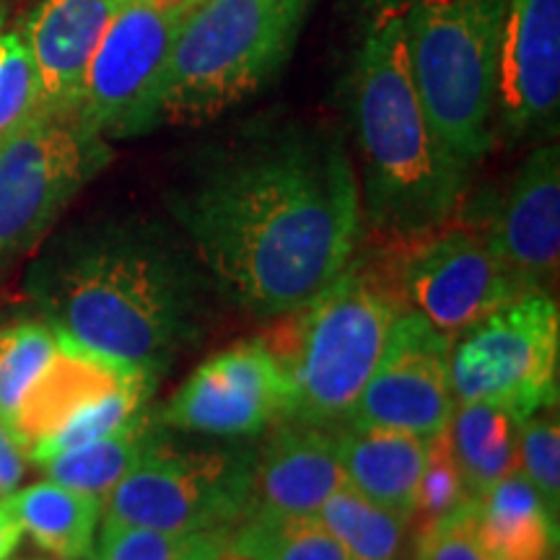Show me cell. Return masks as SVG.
Instances as JSON below:
<instances>
[{"mask_svg": "<svg viewBox=\"0 0 560 560\" xmlns=\"http://www.w3.org/2000/svg\"><path fill=\"white\" fill-rule=\"evenodd\" d=\"M109 159L102 136L45 112L0 140V265L30 252Z\"/></svg>", "mask_w": 560, "mask_h": 560, "instance_id": "cell-11", "label": "cell"}, {"mask_svg": "<svg viewBox=\"0 0 560 560\" xmlns=\"http://www.w3.org/2000/svg\"><path fill=\"white\" fill-rule=\"evenodd\" d=\"M255 452L179 446L156 433L104 499V524L166 532H231L249 514Z\"/></svg>", "mask_w": 560, "mask_h": 560, "instance_id": "cell-8", "label": "cell"}, {"mask_svg": "<svg viewBox=\"0 0 560 560\" xmlns=\"http://www.w3.org/2000/svg\"><path fill=\"white\" fill-rule=\"evenodd\" d=\"M366 255L397 310L429 322L452 342L527 293L503 265L478 210L408 240L380 242Z\"/></svg>", "mask_w": 560, "mask_h": 560, "instance_id": "cell-7", "label": "cell"}, {"mask_svg": "<svg viewBox=\"0 0 560 560\" xmlns=\"http://www.w3.org/2000/svg\"><path fill=\"white\" fill-rule=\"evenodd\" d=\"M516 470L540 493L552 516L560 514V423L556 405L537 410L520 425Z\"/></svg>", "mask_w": 560, "mask_h": 560, "instance_id": "cell-28", "label": "cell"}, {"mask_svg": "<svg viewBox=\"0 0 560 560\" xmlns=\"http://www.w3.org/2000/svg\"><path fill=\"white\" fill-rule=\"evenodd\" d=\"M198 257L153 223H122L62 252L45 272L50 325L75 346L159 376L200 340L210 280Z\"/></svg>", "mask_w": 560, "mask_h": 560, "instance_id": "cell-2", "label": "cell"}, {"mask_svg": "<svg viewBox=\"0 0 560 560\" xmlns=\"http://www.w3.org/2000/svg\"><path fill=\"white\" fill-rule=\"evenodd\" d=\"M397 314L382 276L359 252L312 304L280 314L260 340L289 382L285 418L319 425L346 420L380 366Z\"/></svg>", "mask_w": 560, "mask_h": 560, "instance_id": "cell-4", "label": "cell"}, {"mask_svg": "<svg viewBox=\"0 0 560 560\" xmlns=\"http://www.w3.org/2000/svg\"><path fill=\"white\" fill-rule=\"evenodd\" d=\"M342 486L338 429L283 418L255 454L249 514H317Z\"/></svg>", "mask_w": 560, "mask_h": 560, "instance_id": "cell-16", "label": "cell"}, {"mask_svg": "<svg viewBox=\"0 0 560 560\" xmlns=\"http://www.w3.org/2000/svg\"><path fill=\"white\" fill-rule=\"evenodd\" d=\"M450 348L452 340L429 322L410 312L397 314L380 366L342 423L436 436L450 425L457 405L450 382Z\"/></svg>", "mask_w": 560, "mask_h": 560, "instance_id": "cell-12", "label": "cell"}, {"mask_svg": "<svg viewBox=\"0 0 560 560\" xmlns=\"http://www.w3.org/2000/svg\"><path fill=\"white\" fill-rule=\"evenodd\" d=\"M42 560H73V558H42ZM91 560V558H89Z\"/></svg>", "mask_w": 560, "mask_h": 560, "instance_id": "cell-35", "label": "cell"}, {"mask_svg": "<svg viewBox=\"0 0 560 560\" xmlns=\"http://www.w3.org/2000/svg\"><path fill=\"white\" fill-rule=\"evenodd\" d=\"M122 0H45L26 26L39 81V112L75 117L96 47Z\"/></svg>", "mask_w": 560, "mask_h": 560, "instance_id": "cell-17", "label": "cell"}, {"mask_svg": "<svg viewBox=\"0 0 560 560\" xmlns=\"http://www.w3.org/2000/svg\"><path fill=\"white\" fill-rule=\"evenodd\" d=\"M470 520L493 560H558V516L520 470L470 499Z\"/></svg>", "mask_w": 560, "mask_h": 560, "instance_id": "cell-20", "label": "cell"}, {"mask_svg": "<svg viewBox=\"0 0 560 560\" xmlns=\"http://www.w3.org/2000/svg\"><path fill=\"white\" fill-rule=\"evenodd\" d=\"M0 501L11 509L24 535H30L39 550L55 558H94V537L104 511L102 499L45 480L13 490Z\"/></svg>", "mask_w": 560, "mask_h": 560, "instance_id": "cell-21", "label": "cell"}, {"mask_svg": "<svg viewBox=\"0 0 560 560\" xmlns=\"http://www.w3.org/2000/svg\"><path fill=\"white\" fill-rule=\"evenodd\" d=\"M58 348V330L47 322H13L0 330V423L13 429L21 400Z\"/></svg>", "mask_w": 560, "mask_h": 560, "instance_id": "cell-27", "label": "cell"}, {"mask_svg": "<svg viewBox=\"0 0 560 560\" xmlns=\"http://www.w3.org/2000/svg\"><path fill=\"white\" fill-rule=\"evenodd\" d=\"M560 115V0H509L495 75V138L550 140Z\"/></svg>", "mask_w": 560, "mask_h": 560, "instance_id": "cell-14", "label": "cell"}, {"mask_svg": "<svg viewBox=\"0 0 560 560\" xmlns=\"http://www.w3.org/2000/svg\"><path fill=\"white\" fill-rule=\"evenodd\" d=\"M470 499V490H467L465 478L454 462L446 429L439 431L436 436H429V457H425L423 475H420L418 506L416 516H412L416 529L452 516Z\"/></svg>", "mask_w": 560, "mask_h": 560, "instance_id": "cell-29", "label": "cell"}, {"mask_svg": "<svg viewBox=\"0 0 560 560\" xmlns=\"http://www.w3.org/2000/svg\"><path fill=\"white\" fill-rule=\"evenodd\" d=\"M159 425L161 420L140 410L138 416H132L120 429L109 431L107 436L39 462V467L50 480L96 495L104 503L109 490L138 465V459L149 450L151 441L161 431Z\"/></svg>", "mask_w": 560, "mask_h": 560, "instance_id": "cell-23", "label": "cell"}, {"mask_svg": "<svg viewBox=\"0 0 560 560\" xmlns=\"http://www.w3.org/2000/svg\"><path fill=\"white\" fill-rule=\"evenodd\" d=\"M170 208L215 289L262 317L312 304L363 236L359 174L322 125H260L208 149Z\"/></svg>", "mask_w": 560, "mask_h": 560, "instance_id": "cell-1", "label": "cell"}, {"mask_svg": "<svg viewBox=\"0 0 560 560\" xmlns=\"http://www.w3.org/2000/svg\"><path fill=\"white\" fill-rule=\"evenodd\" d=\"M520 425L509 410L490 402H457L446 436L470 495L516 470Z\"/></svg>", "mask_w": 560, "mask_h": 560, "instance_id": "cell-22", "label": "cell"}, {"mask_svg": "<svg viewBox=\"0 0 560 560\" xmlns=\"http://www.w3.org/2000/svg\"><path fill=\"white\" fill-rule=\"evenodd\" d=\"M39 112V81L24 37L0 34V140Z\"/></svg>", "mask_w": 560, "mask_h": 560, "instance_id": "cell-30", "label": "cell"}, {"mask_svg": "<svg viewBox=\"0 0 560 560\" xmlns=\"http://www.w3.org/2000/svg\"><path fill=\"white\" fill-rule=\"evenodd\" d=\"M24 462L26 454L21 444L13 439V433L0 423V499L13 493L24 478Z\"/></svg>", "mask_w": 560, "mask_h": 560, "instance_id": "cell-32", "label": "cell"}, {"mask_svg": "<svg viewBox=\"0 0 560 560\" xmlns=\"http://www.w3.org/2000/svg\"><path fill=\"white\" fill-rule=\"evenodd\" d=\"M314 0H195L166 68L161 122L202 125L289 62Z\"/></svg>", "mask_w": 560, "mask_h": 560, "instance_id": "cell-6", "label": "cell"}, {"mask_svg": "<svg viewBox=\"0 0 560 560\" xmlns=\"http://www.w3.org/2000/svg\"><path fill=\"white\" fill-rule=\"evenodd\" d=\"M350 115L361 153V210L380 242L452 221L470 172L433 132L405 50L395 0H376L350 68Z\"/></svg>", "mask_w": 560, "mask_h": 560, "instance_id": "cell-3", "label": "cell"}, {"mask_svg": "<svg viewBox=\"0 0 560 560\" xmlns=\"http://www.w3.org/2000/svg\"><path fill=\"white\" fill-rule=\"evenodd\" d=\"M226 550L249 560H350L314 514H247L229 532Z\"/></svg>", "mask_w": 560, "mask_h": 560, "instance_id": "cell-25", "label": "cell"}, {"mask_svg": "<svg viewBox=\"0 0 560 560\" xmlns=\"http://www.w3.org/2000/svg\"><path fill=\"white\" fill-rule=\"evenodd\" d=\"M338 444L350 488L395 514L416 516L429 439L395 429L342 425Z\"/></svg>", "mask_w": 560, "mask_h": 560, "instance_id": "cell-19", "label": "cell"}, {"mask_svg": "<svg viewBox=\"0 0 560 560\" xmlns=\"http://www.w3.org/2000/svg\"><path fill=\"white\" fill-rule=\"evenodd\" d=\"M24 529L16 516L11 514V509L0 501V560H11L13 552L19 550Z\"/></svg>", "mask_w": 560, "mask_h": 560, "instance_id": "cell-33", "label": "cell"}, {"mask_svg": "<svg viewBox=\"0 0 560 560\" xmlns=\"http://www.w3.org/2000/svg\"><path fill=\"white\" fill-rule=\"evenodd\" d=\"M289 410V382L262 340L200 363L161 410V423L208 436H257Z\"/></svg>", "mask_w": 560, "mask_h": 560, "instance_id": "cell-13", "label": "cell"}, {"mask_svg": "<svg viewBox=\"0 0 560 560\" xmlns=\"http://www.w3.org/2000/svg\"><path fill=\"white\" fill-rule=\"evenodd\" d=\"M219 560H249V558L240 556V552H231V550H226V552H223V556H221Z\"/></svg>", "mask_w": 560, "mask_h": 560, "instance_id": "cell-34", "label": "cell"}, {"mask_svg": "<svg viewBox=\"0 0 560 560\" xmlns=\"http://www.w3.org/2000/svg\"><path fill=\"white\" fill-rule=\"evenodd\" d=\"M412 83L439 143L472 172L495 143V75L509 0H395Z\"/></svg>", "mask_w": 560, "mask_h": 560, "instance_id": "cell-5", "label": "cell"}, {"mask_svg": "<svg viewBox=\"0 0 560 560\" xmlns=\"http://www.w3.org/2000/svg\"><path fill=\"white\" fill-rule=\"evenodd\" d=\"M560 317L548 293H524L450 348V382L457 402H490L527 420L558 405Z\"/></svg>", "mask_w": 560, "mask_h": 560, "instance_id": "cell-9", "label": "cell"}, {"mask_svg": "<svg viewBox=\"0 0 560 560\" xmlns=\"http://www.w3.org/2000/svg\"><path fill=\"white\" fill-rule=\"evenodd\" d=\"M195 0H122L91 58L75 120L96 136L132 138L161 125L166 68Z\"/></svg>", "mask_w": 560, "mask_h": 560, "instance_id": "cell-10", "label": "cell"}, {"mask_svg": "<svg viewBox=\"0 0 560 560\" xmlns=\"http://www.w3.org/2000/svg\"><path fill=\"white\" fill-rule=\"evenodd\" d=\"M314 516L350 560H405L412 520L380 506L350 486L335 490Z\"/></svg>", "mask_w": 560, "mask_h": 560, "instance_id": "cell-24", "label": "cell"}, {"mask_svg": "<svg viewBox=\"0 0 560 560\" xmlns=\"http://www.w3.org/2000/svg\"><path fill=\"white\" fill-rule=\"evenodd\" d=\"M503 265L527 293L552 296L560 268V151L537 145L488 210H478Z\"/></svg>", "mask_w": 560, "mask_h": 560, "instance_id": "cell-15", "label": "cell"}, {"mask_svg": "<svg viewBox=\"0 0 560 560\" xmlns=\"http://www.w3.org/2000/svg\"><path fill=\"white\" fill-rule=\"evenodd\" d=\"M416 560H493L475 537L470 501L452 516L416 529Z\"/></svg>", "mask_w": 560, "mask_h": 560, "instance_id": "cell-31", "label": "cell"}, {"mask_svg": "<svg viewBox=\"0 0 560 560\" xmlns=\"http://www.w3.org/2000/svg\"><path fill=\"white\" fill-rule=\"evenodd\" d=\"M136 382L156 380L145 371L102 359L58 332V348H55L50 363L42 369V374L21 400L11 429L13 439L30 457L34 446L58 433L70 420Z\"/></svg>", "mask_w": 560, "mask_h": 560, "instance_id": "cell-18", "label": "cell"}, {"mask_svg": "<svg viewBox=\"0 0 560 560\" xmlns=\"http://www.w3.org/2000/svg\"><path fill=\"white\" fill-rule=\"evenodd\" d=\"M229 532H166L104 524L94 560H219Z\"/></svg>", "mask_w": 560, "mask_h": 560, "instance_id": "cell-26", "label": "cell"}]
</instances>
